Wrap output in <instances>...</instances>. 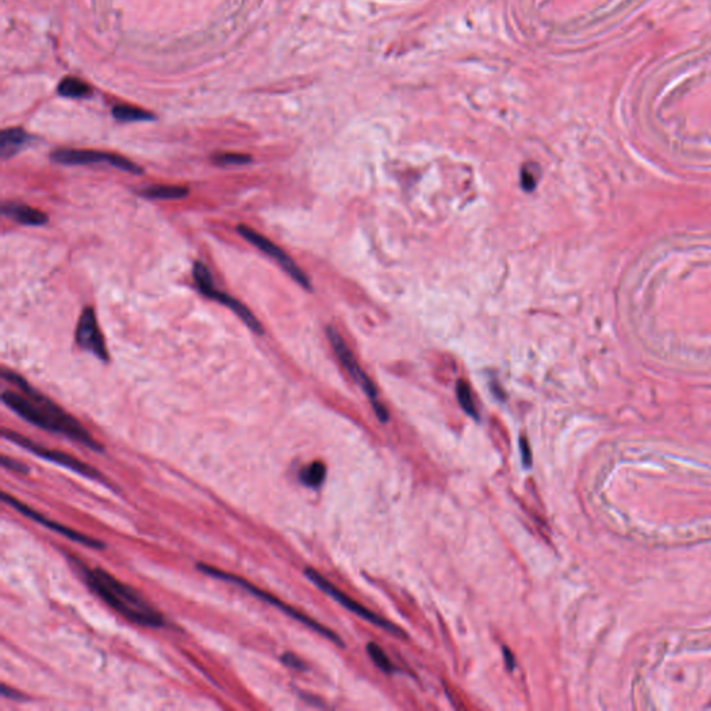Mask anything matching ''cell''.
Wrapping results in <instances>:
<instances>
[{
	"instance_id": "obj_23",
	"label": "cell",
	"mask_w": 711,
	"mask_h": 711,
	"mask_svg": "<svg viewBox=\"0 0 711 711\" xmlns=\"http://www.w3.org/2000/svg\"><path fill=\"white\" fill-rule=\"evenodd\" d=\"M2 466L8 470H12L15 473H19V474H28V468L27 466H24L23 463L15 460V459H10L8 456H2Z\"/></svg>"
},
{
	"instance_id": "obj_3",
	"label": "cell",
	"mask_w": 711,
	"mask_h": 711,
	"mask_svg": "<svg viewBox=\"0 0 711 711\" xmlns=\"http://www.w3.org/2000/svg\"><path fill=\"white\" fill-rule=\"evenodd\" d=\"M196 568H198L199 571H202V572H204V574H207V575L213 577V578H217V579H221V581H227V582H231V583H235V585L240 586L243 590L249 592L250 595H253V596H256V597L261 599L263 602H265V603H268V604H271V606H274V607L279 608V610H281L282 613H285L286 615H289V617L295 618L296 621L301 622L303 625L308 626L310 629L315 631L317 633H319V635L325 636L326 639H329L331 642H333L336 646L344 647L343 640H342V639H340V638H339L333 631H331V629H328L326 626H324V625L318 624L315 620H313V618H310L308 615H306V614L300 613L299 610H296V608H293V607H290V606L285 604L282 600L276 599L275 596L270 595L268 592L261 590L260 588L254 586L253 583H250V582H249V581H246L245 578L238 577V575H234V574H229V572H225V571H221V570H218V568H216V567H211V565H207V564H203V563H198V564H196Z\"/></svg>"
},
{
	"instance_id": "obj_11",
	"label": "cell",
	"mask_w": 711,
	"mask_h": 711,
	"mask_svg": "<svg viewBox=\"0 0 711 711\" xmlns=\"http://www.w3.org/2000/svg\"><path fill=\"white\" fill-rule=\"evenodd\" d=\"M76 340L82 349L92 351L102 362L109 360L106 344L99 332L95 310L92 307H87L82 311L76 331Z\"/></svg>"
},
{
	"instance_id": "obj_26",
	"label": "cell",
	"mask_w": 711,
	"mask_h": 711,
	"mask_svg": "<svg viewBox=\"0 0 711 711\" xmlns=\"http://www.w3.org/2000/svg\"><path fill=\"white\" fill-rule=\"evenodd\" d=\"M503 656H504V661H506V667L509 668V671H513L514 667H516V660L513 657V653L507 649V647H503Z\"/></svg>"
},
{
	"instance_id": "obj_9",
	"label": "cell",
	"mask_w": 711,
	"mask_h": 711,
	"mask_svg": "<svg viewBox=\"0 0 711 711\" xmlns=\"http://www.w3.org/2000/svg\"><path fill=\"white\" fill-rule=\"evenodd\" d=\"M238 234L246 240L249 242L250 245H253L254 247L260 249L264 254H267L268 257H271L275 263H278L288 275H290L300 286H303L304 289H311V285H310V279L308 276L301 271L300 267L296 265V263L279 247L276 246L274 242H271L268 238L263 236L261 234L256 232L254 229H252L250 227L247 225H238L236 228Z\"/></svg>"
},
{
	"instance_id": "obj_6",
	"label": "cell",
	"mask_w": 711,
	"mask_h": 711,
	"mask_svg": "<svg viewBox=\"0 0 711 711\" xmlns=\"http://www.w3.org/2000/svg\"><path fill=\"white\" fill-rule=\"evenodd\" d=\"M304 575H306V577H307V578H308V579H310V581H311L317 588H319L324 593H326L328 596H331L332 599H335V600H336L339 604H342L344 608L350 610L351 613L358 614L359 617H362V618L367 620L369 622H371V624H374V625H377V626H380V628H383V629L388 631L389 633H392V635H395V636H398V638H402V639H405V638H406L405 632H403L402 629H399L396 625H394L392 622H389V621L384 620L383 617L377 615L376 613L370 611L369 608L363 607L362 604L356 603L353 599H350L347 595H344L342 590H339L336 586H333L329 581H326V578H324V577H322L319 572H317L315 570H313V568H306V570H304Z\"/></svg>"
},
{
	"instance_id": "obj_21",
	"label": "cell",
	"mask_w": 711,
	"mask_h": 711,
	"mask_svg": "<svg viewBox=\"0 0 711 711\" xmlns=\"http://www.w3.org/2000/svg\"><path fill=\"white\" fill-rule=\"evenodd\" d=\"M539 168L536 164H527L521 173V185L525 191H534L538 184Z\"/></svg>"
},
{
	"instance_id": "obj_10",
	"label": "cell",
	"mask_w": 711,
	"mask_h": 711,
	"mask_svg": "<svg viewBox=\"0 0 711 711\" xmlns=\"http://www.w3.org/2000/svg\"><path fill=\"white\" fill-rule=\"evenodd\" d=\"M3 502H5V503H8V504H10L12 507H15L16 510H19L23 516H26V517H28V518L34 520L35 523H38V524H41V525H44V527H46V528H49V529L55 531L56 534L63 535V536H66V538H69V539H71V541H74V542H78V543H81V545H84V546L92 547V549H103V547H105V543H103V542H100V541H98V539H95V538L87 536V535H84V534H81V532H78V531H74V529H71V528H69V527H64V525H62V524H59V523H56V521H52V520L46 518L45 516H42V514H41V513H38L37 510H34V509L28 507V506H27V504H24L21 500H17L16 498L10 496V495H9V493H6V492L3 493Z\"/></svg>"
},
{
	"instance_id": "obj_18",
	"label": "cell",
	"mask_w": 711,
	"mask_h": 711,
	"mask_svg": "<svg viewBox=\"0 0 711 711\" xmlns=\"http://www.w3.org/2000/svg\"><path fill=\"white\" fill-rule=\"evenodd\" d=\"M456 394H457V399H459V403L462 406V409L471 417H474L475 420H478V413H477V409H475V405H474V401H473V395H471V389L468 387V384L466 381H459L457 383V387H456Z\"/></svg>"
},
{
	"instance_id": "obj_14",
	"label": "cell",
	"mask_w": 711,
	"mask_h": 711,
	"mask_svg": "<svg viewBox=\"0 0 711 711\" xmlns=\"http://www.w3.org/2000/svg\"><path fill=\"white\" fill-rule=\"evenodd\" d=\"M142 196L148 199H157V200H174V199H184L189 195V189L184 186H174V185H153L149 188H145L142 192Z\"/></svg>"
},
{
	"instance_id": "obj_1",
	"label": "cell",
	"mask_w": 711,
	"mask_h": 711,
	"mask_svg": "<svg viewBox=\"0 0 711 711\" xmlns=\"http://www.w3.org/2000/svg\"><path fill=\"white\" fill-rule=\"evenodd\" d=\"M3 378L19 387L23 394L27 395L26 398L10 391H5L2 395L3 403L21 419L42 430L55 434H63L95 452H103V446L96 442L74 417L67 414L37 389L30 387L24 378L6 370L3 371Z\"/></svg>"
},
{
	"instance_id": "obj_15",
	"label": "cell",
	"mask_w": 711,
	"mask_h": 711,
	"mask_svg": "<svg viewBox=\"0 0 711 711\" xmlns=\"http://www.w3.org/2000/svg\"><path fill=\"white\" fill-rule=\"evenodd\" d=\"M326 475V467L322 462H313L299 471V481L307 488L317 489L321 486Z\"/></svg>"
},
{
	"instance_id": "obj_17",
	"label": "cell",
	"mask_w": 711,
	"mask_h": 711,
	"mask_svg": "<svg viewBox=\"0 0 711 711\" xmlns=\"http://www.w3.org/2000/svg\"><path fill=\"white\" fill-rule=\"evenodd\" d=\"M59 94L64 98L81 99V98H87L91 94V87L78 78L69 77L60 82Z\"/></svg>"
},
{
	"instance_id": "obj_22",
	"label": "cell",
	"mask_w": 711,
	"mask_h": 711,
	"mask_svg": "<svg viewBox=\"0 0 711 711\" xmlns=\"http://www.w3.org/2000/svg\"><path fill=\"white\" fill-rule=\"evenodd\" d=\"M281 661L286 665V667H290L293 669H299V671H306L307 667L306 664L303 662V660H300L297 656L292 654V653H283L282 657H281Z\"/></svg>"
},
{
	"instance_id": "obj_8",
	"label": "cell",
	"mask_w": 711,
	"mask_h": 711,
	"mask_svg": "<svg viewBox=\"0 0 711 711\" xmlns=\"http://www.w3.org/2000/svg\"><path fill=\"white\" fill-rule=\"evenodd\" d=\"M52 160L64 166H88V164H99L107 163L119 170L131 173V174H142V168L132 163L131 160L106 152L96 150H84V149H59L51 155Z\"/></svg>"
},
{
	"instance_id": "obj_20",
	"label": "cell",
	"mask_w": 711,
	"mask_h": 711,
	"mask_svg": "<svg viewBox=\"0 0 711 711\" xmlns=\"http://www.w3.org/2000/svg\"><path fill=\"white\" fill-rule=\"evenodd\" d=\"M213 161L217 166H245L252 161V157L242 153H220L213 156Z\"/></svg>"
},
{
	"instance_id": "obj_24",
	"label": "cell",
	"mask_w": 711,
	"mask_h": 711,
	"mask_svg": "<svg viewBox=\"0 0 711 711\" xmlns=\"http://www.w3.org/2000/svg\"><path fill=\"white\" fill-rule=\"evenodd\" d=\"M520 452H521L523 464L525 467H531V464H532V453H531L529 444H528V441L524 437L520 438Z\"/></svg>"
},
{
	"instance_id": "obj_5",
	"label": "cell",
	"mask_w": 711,
	"mask_h": 711,
	"mask_svg": "<svg viewBox=\"0 0 711 711\" xmlns=\"http://www.w3.org/2000/svg\"><path fill=\"white\" fill-rule=\"evenodd\" d=\"M193 279H195V283H196V286H198L199 292H200L203 296H206V297H209V299H211V300H214V301H217V303H220V304H222V306L228 307V308H229L231 311H234V313H235V314H236V315H238V317H239V318H240V319H242V321H243V322H245V324H246V325H247L253 332H256V333H258V335H261V333L264 332V331H263L261 324L258 322V319L253 315V313H252V311H250V310H249L243 303H240V301H239V300H236L235 297L229 296L228 293L218 290V289L214 286V281H213L211 272H210V270L207 268V265H206V264H203L202 261H196V263H195V265H193Z\"/></svg>"
},
{
	"instance_id": "obj_4",
	"label": "cell",
	"mask_w": 711,
	"mask_h": 711,
	"mask_svg": "<svg viewBox=\"0 0 711 711\" xmlns=\"http://www.w3.org/2000/svg\"><path fill=\"white\" fill-rule=\"evenodd\" d=\"M326 336H328V339H329V342H331V344H332V347H333V350H335L336 356H337L339 362L342 363V366L346 369V371L351 376V378L362 387V389L370 398V401L373 403V407L376 410V414L380 419V421L387 423L389 420V414H388L387 409L378 402V394H377V389H376L374 384L367 377V374L362 370V367L359 366L358 360H356V358L353 356V353L350 351V349L347 347V344L343 340V337L340 336V333L333 326H328L326 328Z\"/></svg>"
},
{
	"instance_id": "obj_12",
	"label": "cell",
	"mask_w": 711,
	"mask_h": 711,
	"mask_svg": "<svg viewBox=\"0 0 711 711\" xmlns=\"http://www.w3.org/2000/svg\"><path fill=\"white\" fill-rule=\"evenodd\" d=\"M2 213H3V216L13 218L15 221L24 224V225L40 227V225H45L48 222V216L45 213H42L37 209H33L27 204H23V203L6 202L2 206Z\"/></svg>"
},
{
	"instance_id": "obj_19",
	"label": "cell",
	"mask_w": 711,
	"mask_h": 711,
	"mask_svg": "<svg viewBox=\"0 0 711 711\" xmlns=\"http://www.w3.org/2000/svg\"><path fill=\"white\" fill-rule=\"evenodd\" d=\"M367 653H369L370 658L373 660V662L381 671H384L387 674H394L395 672V665L392 664V661L388 658V656L384 653V650L377 643L370 642L367 644Z\"/></svg>"
},
{
	"instance_id": "obj_7",
	"label": "cell",
	"mask_w": 711,
	"mask_h": 711,
	"mask_svg": "<svg viewBox=\"0 0 711 711\" xmlns=\"http://www.w3.org/2000/svg\"><path fill=\"white\" fill-rule=\"evenodd\" d=\"M3 438L19 445L20 448L34 453L35 456L41 457V459H45L48 462H52V463H56V464H60L80 475H84L85 478H91V480H103L102 478V474L95 470L92 466L67 455V453H63V452H59V450H52V449H46L41 445H37L34 444L33 441H30L28 438L17 434V432H13V431H9V430H3Z\"/></svg>"
},
{
	"instance_id": "obj_16",
	"label": "cell",
	"mask_w": 711,
	"mask_h": 711,
	"mask_svg": "<svg viewBox=\"0 0 711 711\" xmlns=\"http://www.w3.org/2000/svg\"><path fill=\"white\" fill-rule=\"evenodd\" d=\"M113 116L116 120L121 123H137V121H150L155 119L153 114L134 107L128 105H119L113 107Z\"/></svg>"
},
{
	"instance_id": "obj_13",
	"label": "cell",
	"mask_w": 711,
	"mask_h": 711,
	"mask_svg": "<svg viewBox=\"0 0 711 711\" xmlns=\"http://www.w3.org/2000/svg\"><path fill=\"white\" fill-rule=\"evenodd\" d=\"M30 141L27 132L21 128H9L5 130L0 135V153L2 159L8 160L13 157L17 152L23 149V146Z\"/></svg>"
},
{
	"instance_id": "obj_2",
	"label": "cell",
	"mask_w": 711,
	"mask_h": 711,
	"mask_svg": "<svg viewBox=\"0 0 711 711\" xmlns=\"http://www.w3.org/2000/svg\"><path fill=\"white\" fill-rule=\"evenodd\" d=\"M74 563L80 565L87 585L123 617L134 624L150 628L166 625L164 617L137 589L119 581L102 568H89L78 560H74Z\"/></svg>"
},
{
	"instance_id": "obj_25",
	"label": "cell",
	"mask_w": 711,
	"mask_h": 711,
	"mask_svg": "<svg viewBox=\"0 0 711 711\" xmlns=\"http://www.w3.org/2000/svg\"><path fill=\"white\" fill-rule=\"evenodd\" d=\"M2 694H3L5 697H10L12 700H20V699H24V694H21L20 692H17V690H15V689L8 687L6 685H3V686H2Z\"/></svg>"
}]
</instances>
